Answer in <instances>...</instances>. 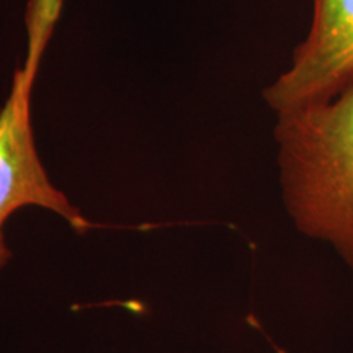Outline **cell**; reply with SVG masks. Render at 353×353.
<instances>
[{
	"label": "cell",
	"instance_id": "6da1fadb",
	"mask_svg": "<svg viewBox=\"0 0 353 353\" xmlns=\"http://www.w3.org/2000/svg\"><path fill=\"white\" fill-rule=\"evenodd\" d=\"M273 136L291 223L353 272V85L325 103L276 113Z\"/></svg>",
	"mask_w": 353,
	"mask_h": 353
},
{
	"label": "cell",
	"instance_id": "7a4b0ae2",
	"mask_svg": "<svg viewBox=\"0 0 353 353\" xmlns=\"http://www.w3.org/2000/svg\"><path fill=\"white\" fill-rule=\"evenodd\" d=\"M34 79L19 68L10 94L0 108V272L12 260L6 228L10 216L26 206L52 211L74 231L83 234L90 223L54 187L39 159L32 125V92Z\"/></svg>",
	"mask_w": 353,
	"mask_h": 353
},
{
	"label": "cell",
	"instance_id": "3957f363",
	"mask_svg": "<svg viewBox=\"0 0 353 353\" xmlns=\"http://www.w3.org/2000/svg\"><path fill=\"white\" fill-rule=\"evenodd\" d=\"M353 85V0H312L306 38L263 99L276 113L325 103Z\"/></svg>",
	"mask_w": 353,
	"mask_h": 353
},
{
	"label": "cell",
	"instance_id": "277c9868",
	"mask_svg": "<svg viewBox=\"0 0 353 353\" xmlns=\"http://www.w3.org/2000/svg\"><path fill=\"white\" fill-rule=\"evenodd\" d=\"M64 0H28L26 6V56L21 69L28 77L37 79L39 61L63 10Z\"/></svg>",
	"mask_w": 353,
	"mask_h": 353
}]
</instances>
